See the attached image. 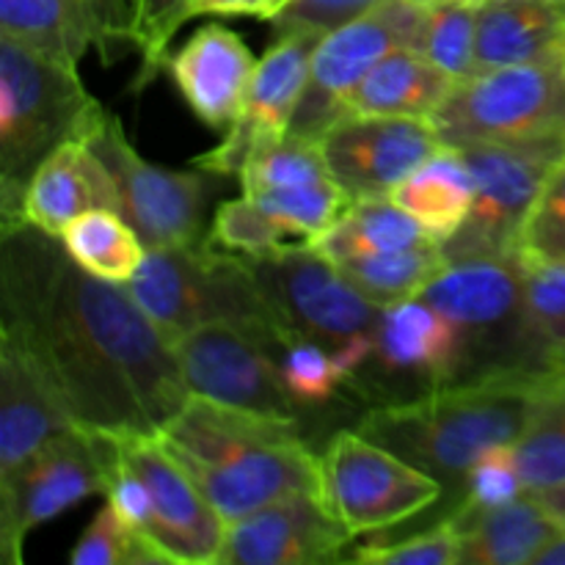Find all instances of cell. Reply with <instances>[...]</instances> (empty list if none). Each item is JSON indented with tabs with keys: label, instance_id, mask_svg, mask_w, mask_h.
<instances>
[{
	"label": "cell",
	"instance_id": "cb8c5ba5",
	"mask_svg": "<svg viewBox=\"0 0 565 565\" xmlns=\"http://www.w3.org/2000/svg\"><path fill=\"white\" fill-rule=\"evenodd\" d=\"M456 522L461 527V563L467 565L539 563L541 555L565 535V524L530 491L505 505L456 516Z\"/></svg>",
	"mask_w": 565,
	"mask_h": 565
},
{
	"label": "cell",
	"instance_id": "8992f818",
	"mask_svg": "<svg viewBox=\"0 0 565 565\" xmlns=\"http://www.w3.org/2000/svg\"><path fill=\"white\" fill-rule=\"evenodd\" d=\"M419 298L439 309L463 334L469 379L502 370L565 367L533 329L519 257L458 259Z\"/></svg>",
	"mask_w": 565,
	"mask_h": 565
},
{
	"label": "cell",
	"instance_id": "f1b7e54d",
	"mask_svg": "<svg viewBox=\"0 0 565 565\" xmlns=\"http://www.w3.org/2000/svg\"><path fill=\"white\" fill-rule=\"evenodd\" d=\"M61 246L94 279L127 285L147 257V246L127 218L114 210H88L66 224Z\"/></svg>",
	"mask_w": 565,
	"mask_h": 565
},
{
	"label": "cell",
	"instance_id": "bcb514c9",
	"mask_svg": "<svg viewBox=\"0 0 565 565\" xmlns=\"http://www.w3.org/2000/svg\"><path fill=\"white\" fill-rule=\"evenodd\" d=\"M539 497L546 502V505L552 508V513H555V516L565 524V483L555 486V489H550V491H541Z\"/></svg>",
	"mask_w": 565,
	"mask_h": 565
},
{
	"label": "cell",
	"instance_id": "ba28073f",
	"mask_svg": "<svg viewBox=\"0 0 565 565\" xmlns=\"http://www.w3.org/2000/svg\"><path fill=\"white\" fill-rule=\"evenodd\" d=\"M434 0H384L356 20L323 33L312 55L307 88L290 121V136L320 141L351 116V97L364 77L395 50H425Z\"/></svg>",
	"mask_w": 565,
	"mask_h": 565
},
{
	"label": "cell",
	"instance_id": "9c48e42d",
	"mask_svg": "<svg viewBox=\"0 0 565 565\" xmlns=\"http://www.w3.org/2000/svg\"><path fill=\"white\" fill-rule=\"evenodd\" d=\"M461 152L475 177V202L461 230L441 243L447 259L516 257L524 221L565 154V127L519 141L475 143Z\"/></svg>",
	"mask_w": 565,
	"mask_h": 565
},
{
	"label": "cell",
	"instance_id": "c3c4849f",
	"mask_svg": "<svg viewBox=\"0 0 565 565\" xmlns=\"http://www.w3.org/2000/svg\"><path fill=\"white\" fill-rule=\"evenodd\" d=\"M136 6H138V0H130V11H136Z\"/></svg>",
	"mask_w": 565,
	"mask_h": 565
},
{
	"label": "cell",
	"instance_id": "484cf974",
	"mask_svg": "<svg viewBox=\"0 0 565 565\" xmlns=\"http://www.w3.org/2000/svg\"><path fill=\"white\" fill-rule=\"evenodd\" d=\"M309 252L329 263L340 265L348 259L370 257V254L408 252V248L441 246L417 218L406 213L397 202L386 199H362L345 210L340 221L320 232L312 241H301Z\"/></svg>",
	"mask_w": 565,
	"mask_h": 565
},
{
	"label": "cell",
	"instance_id": "e575fe53",
	"mask_svg": "<svg viewBox=\"0 0 565 565\" xmlns=\"http://www.w3.org/2000/svg\"><path fill=\"white\" fill-rule=\"evenodd\" d=\"M246 196V193H243ZM259 204L268 215H274L290 235H298L301 241H312L320 232L329 230L334 221L345 215L353 199L337 185L334 177L318 182H307V185L281 188V191L259 193V196H248Z\"/></svg>",
	"mask_w": 565,
	"mask_h": 565
},
{
	"label": "cell",
	"instance_id": "8d00e7d4",
	"mask_svg": "<svg viewBox=\"0 0 565 565\" xmlns=\"http://www.w3.org/2000/svg\"><path fill=\"white\" fill-rule=\"evenodd\" d=\"M516 257L539 265L565 263V154L524 221Z\"/></svg>",
	"mask_w": 565,
	"mask_h": 565
},
{
	"label": "cell",
	"instance_id": "52a82bcc",
	"mask_svg": "<svg viewBox=\"0 0 565 565\" xmlns=\"http://www.w3.org/2000/svg\"><path fill=\"white\" fill-rule=\"evenodd\" d=\"M252 268L287 331L329 348L351 392L373 356L384 309L356 290L334 263L309 252L303 243L252 263Z\"/></svg>",
	"mask_w": 565,
	"mask_h": 565
},
{
	"label": "cell",
	"instance_id": "f546056e",
	"mask_svg": "<svg viewBox=\"0 0 565 565\" xmlns=\"http://www.w3.org/2000/svg\"><path fill=\"white\" fill-rule=\"evenodd\" d=\"M450 265L445 248L425 246L408 248V252L370 254L340 263L337 268L353 281L356 290H362L375 307L386 309L408 298L423 296L425 287Z\"/></svg>",
	"mask_w": 565,
	"mask_h": 565
},
{
	"label": "cell",
	"instance_id": "681fc988",
	"mask_svg": "<svg viewBox=\"0 0 565 565\" xmlns=\"http://www.w3.org/2000/svg\"><path fill=\"white\" fill-rule=\"evenodd\" d=\"M563 70H565V66H563Z\"/></svg>",
	"mask_w": 565,
	"mask_h": 565
},
{
	"label": "cell",
	"instance_id": "2e32d148",
	"mask_svg": "<svg viewBox=\"0 0 565 565\" xmlns=\"http://www.w3.org/2000/svg\"><path fill=\"white\" fill-rule=\"evenodd\" d=\"M171 348L191 395L301 419V408L287 392L268 345L254 331L215 320L185 331Z\"/></svg>",
	"mask_w": 565,
	"mask_h": 565
},
{
	"label": "cell",
	"instance_id": "d4e9b609",
	"mask_svg": "<svg viewBox=\"0 0 565 565\" xmlns=\"http://www.w3.org/2000/svg\"><path fill=\"white\" fill-rule=\"evenodd\" d=\"M0 36L75 70L88 47L103 55V28L88 0H0Z\"/></svg>",
	"mask_w": 565,
	"mask_h": 565
},
{
	"label": "cell",
	"instance_id": "9a60e30c",
	"mask_svg": "<svg viewBox=\"0 0 565 565\" xmlns=\"http://www.w3.org/2000/svg\"><path fill=\"white\" fill-rule=\"evenodd\" d=\"M114 441L149 489V500H152L149 552L154 563H218L226 522L199 489L193 475L160 441V436L121 434L114 436Z\"/></svg>",
	"mask_w": 565,
	"mask_h": 565
},
{
	"label": "cell",
	"instance_id": "4dcf8cb0",
	"mask_svg": "<svg viewBox=\"0 0 565 565\" xmlns=\"http://www.w3.org/2000/svg\"><path fill=\"white\" fill-rule=\"evenodd\" d=\"M268 351L298 408H326L342 390H348L334 353L309 337L287 331Z\"/></svg>",
	"mask_w": 565,
	"mask_h": 565
},
{
	"label": "cell",
	"instance_id": "d6986e66",
	"mask_svg": "<svg viewBox=\"0 0 565 565\" xmlns=\"http://www.w3.org/2000/svg\"><path fill=\"white\" fill-rule=\"evenodd\" d=\"M353 535L323 497L292 494L226 524L221 565L337 563Z\"/></svg>",
	"mask_w": 565,
	"mask_h": 565
},
{
	"label": "cell",
	"instance_id": "f6af8a7d",
	"mask_svg": "<svg viewBox=\"0 0 565 565\" xmlns=\"http://www.w3.org/2000/svg\"><path fill=\"white\" fill-rule=\"evenodd\" d=\"M292 0H188V20L199 14L276 20Z\"/></svg>",
	"mask_w": 565,
	"mask_h": 565
},
{
	"label": "cell",
	"instance_id": "7a4b0ae2",
	"mask_svg": "<svg viewBox=\"0 0 565 565\" xmlns=\"http://www.w3.org/2000/svg\"><path fill=\"white\" fill-rule=\"evenodd\" d=\"M226 524L292 494L323 497V467L298 417L188 395L158 430Z\"/></svg>",
	"mask_w": 565,
	"mask_h": 565
},
{
	"label": "cell",
	"instance_id": "83f0119b",
	"mask_svg": "<svg viewBox=\"0 0 565 565\" xmlns=\"http://www.w3.org/2000/svg\"><path fill=\"white\" fill-rule=\"evenodd\" d=\"M390 199L417 218L436 241L447 243L469 218L475 177L461 149L439 147L395 188Z\"/></svg>",
	"mask_w": 565,
	"mask_h": 565
},
{
	"label": "cell",
	"instance_id": "4fadbf2b",
	"mask_svg": "<svg viewBox=\"0 0 565 565\" xmlns=\"http://www.w3.org/2000/svg\"><path fill=\"white\" fill-rule=\"evenodd\" d=\"M320 467L326 505L353 539L395 527L434 508L445 494L441 480L403 461L359 430L331 436Z\"/></svg>",
	"mask_w": 565,
	"mask_h": 565
},
{
	"label": "cell",
	"instance_id": "ac0fdd59",
	"mask_svg": "<svg viewBox=\"0 0 565 565\" xmlns=\"http://www.w3.org/2000/svg\"><path fill=\"white\" fill-rule=\"evenodd\" d=\"M320 147L337 185L362 202L392 196L445 143L430 119L351 114L320 138Z\"/></svg>",
	"mask_w": 565,
	"mask_h": 565
},
{
	"label": "cell",
	"instance_id": "ab89813d",
	"mask_svg": "<svg viewBox=\"0 0 565 565\" xmlns=\"http://www.w3.org/2000/svg\"><path fill=\"white\" fill-rule=\"evenodd\" d=\"M522 263V259H519ZM533 329L557 362H565V263H522Z\"/></svg>",
	"mask_w": 565,
	"mask_h": 565
},
{
	"label": "cell",
	"instance_id": "44dd1931",
	"mask_svg": "<svg viewBox=\"0 0 565 565\" xmlns=\"http://www.w3.org/2000/svg\"><path fill=\"white\" fill-rule=\"evenodd\" d=\"M64 397L17 337L0 331V478L55 434L75 428Z\"/></svg>",
	"mask_w": 565,
	"mask_h": 565
},
{
	"label": "cell",
	"instance_id": "603a6c76",
	"mask_svg": "<svg viewBox=\"0 0 565 565\" xmlns=\"http://www.w3.org/2000/svg\"><path fill=\"white\" fill-rule=\"evenodd\" d=\"M565 64V0H486L478 14V72Z\"/></svg>",
	"mask_w": 565,
	"mask_h": 565
},
{
	"label": "cell",
	"instance_id": "5bb4252c",
	"mask_svg": "<svg viewBox=\"0 0 565 565\" xmlns=\"http://www.w3.org/2000/svg\"><path fill=\"white\" fill-rule=\"evenodd\" d=\"M467 379L469 351L458 326L423 298H408L381 315L373 356L351 395L384 406Z\"/></svg>",
	"mask_w": 565,
	"mask_h": 565
},
{
	"label": "cell",
	"instance_id": "7c38bea8",
	"mask_svg": "<svg viewBox=\"0 0 565 565\" xmlns=\"http://www.w3.org/2000/svg\"><path fill=\"white\" fill-rule=\"evenodd\" d=\"M86 143L114 177L121 215L138 232L147 252L193 246L202 241L215 174L199 166L191 171H171L149 163L130 143L119 116L110 110Z\"/></svg>",
	"mask_w": 565,
	"mask_h": 565
},
{
	"label": "cell",
	"instance_id": "f35d334b",
	"mask_svg": "<svg viewBox=\"0 0 565 565\" xmlns=\"http://www.w3.org/2000/svg\"><path fill=\"white\" fill-rule=\"evenodd\" d=\"M524 494L522 472L516 461V445H497L472 463L463 483L461 500L450 513L456 516H472V513L489 511V508L505 505Z\"/></svg>",
	"mask_w": 565,
	"mask_h": 565
},
{
	"label": "cell",
	"instance_id": "7bdbcfd3",
	"mask_svg": "<svg viewBox=\"0 0 565 565\" xmlns=\"http://www.w3.org/2000/svg\"><path fill=\"white\" fill-rule=\"evenodd\" d=\"M384 0H292L274 22V31H312L329 33L345 22L356 20L364 11L375 9Z\"/></svg>",
	"mask_w": 565,
	"mask_h": 565
},
{
	"label": "cell",
	"instance_id": "4316f807",
	"mask_svg": "<svg viewBox=\"0 0 565 565\" xmlns=\"http://www.w3.org/2000/svg\"><path fill=\"white\" fill-rule=\"evenodd\" d=\"M452 88L456 81L423 53L395 50L353 92L351 114L430 119Z\"/></svg>",
	"mask_w": 565,
	"mask_h": 565
},
{
	"label": "cell",
	"instance_id": "5b68a950",
	"mask_svg": "<svg viewBox=\"0 0 565 565\" xmlns=\"http://www.w3.org/2000/svg\"><path fill=\"white\" fill-rule=\"evenodd\" d=\"M125 287L169 342L215 320L254 331L268 348L287 331L252 263L218 252L204 237L193 246L149 248Z\"/></svg>",
	"mask_w": 565,
	"mask_h": 565
},
{
	"label": "cell",
	"instance_id": "ee69618b",
	"mask_svg": "<svg viewBox=\"0 0 565 565\" xmlns=\"http://www.w3.org/2000/svg\"><path fill=\"white\" fill-rule=\"evenodd\" d=\"M103 28V61H114L121 42H132V11L130 0H88Z\"/></svg>",
	"mask_w": 565,
	"mask_h": 565
},
{
	"label": "cell",
	"instance_id": "8fae6325",
	"mask_svg": "<svg viewBox=\"0 0 565 565\" xmlns=\"http://www.w3.org/2000/svg\"><path fill=\"white\" fill-rule=\"evenodd\" d=\"M108 486V434L81 425L55 434L0 478V557L22 563L25 539Z\"/></svg>",
	"mask_w": 565,
	"mask_h": 565
},
{
	"label": "cell",
	"instance_id": "6da1fadb",
	"mask_svg": "<svg viewBox=\"0 0 565 565\" xmlns=\"http://www.w3.org/2000/svg\"><path fill=\"white\" fill-rule=\"evenodd\" d=\"M0 237V331L36 359L81 428L158 434L191 395L163 331L125 285L77 268L58 237L28 224Z\"/></svg>",
	"mask_w": 565,
	"mask_h": 565
},
{
	"label": "cell",
	"instance_id": "7dc6e473",
	"mask_svg": "<svg viewBox=\"0 0 565 565\" xmlns=\"http://www.w3.org/2000/svg\"><path fill=\"white\" fill-rule=\"evenodd\" d=\"M535 565H565V535L557 541V544H552Z\"/></svg>",
	"mask_w": 565,
	"mask_h": 565
},
{
	"label": "cell",
	"instance_id": "b9f144b4",
	"mask_svg": "<svg viewBox=\"0 0 565 565\" xmlns=\"http://www.w3.org/2000/svg\"><path fill=\"white\" fill-rule=\"evenodd\" d=\"M72 565H149L152 557L141 541L127 530L116 508L105 502L94 522L75 544L70 555Z\"/></svg>",
	"mask_w": 565,
	"mask_h": 565
},
{
	"label": "cell",
	"instance_id": "1f68e13d",
	"mask_svg": "<svg viewBox=\"0 0 565 565\" xmlns=\"http://www.w3.org/2000/svg\"><path fill=\"white\" fill-rule=\"evenodd\" d=\"M516 461L530 494L565 483V370L541 403L527 434L519 439Z\"/></svg>",
	"mask_w": 565,
	"mask_h": 565
},
{
	"label": "cell",
	"instance_id": "60d3db41",
	"mask_svg": "<svg viewBox=\"0 0 565 565\" xmlns=\"http://www.w3.org/2000/svg\"><path fill=\"white\" fill-rule=\"evenodd\" d=\"M185 20L188 0H138L136 11H132V44L141 53V70L132 83L136 92H141L163 70L171 36L180 31Z\"/></svg>",
	"mask_w": 565,
	"mask_h": 565
},
{
	"label": "cell",
	"instance_id": "3957f363",
	"mask_svg": "<svg viewBox=\"0 0 565 565\" xmlns=\"http://www.w3.org/2000/svg\"><path fill=\"white\" fill-rule=\"evenodd\" d=\"M561 370H502L403 403L370 406L356 430L403 461L461 489L472 463L497 445H519Z\"/></svg>",
	"mask_w": 565,
	"mask_h": 565
},
{
	"label": "cell",
	"instance_id": "74e56055",
	"mask_svg": "<svg viewBox=\"0 0 565 565\" xmlns=\"http://www.w3.org/2000/svg\"><path fill=\"white\" fill-rule=\"evenodd\" d=\"M351 561L364 565H458L461 563V527L456 516H445L430 530L403 541H373L353 550Z\"/></svg>",
	"mask_w": 565,
	"mask_h": 565
},
{
	"label": "cell",
	"instance_id": "d6a6232c",
	"mask_svg": "<svg viewBox=\"0 0 565 565\" xmlns=\"http://www.w3.org/2000/svg\"><path fill=\"white\" fill-rule=\"evenodd\" d=\"M329 177L331 171L320 141H309V138L287 132L279 141L257 149L246 160L237 180H241L246 196H259V193L307 185V182L329 180Z\"/></svg>",
	"mask_w": 565,
	"mask_h": 565
},
{
	"label": "cell",
	"instance_id": "ffe728a7",
	"mask_svg": "<svg viewBox=\"0 0 565 565\" xmlns=\"http://www.w3.org/2000/svg\"><path fill=\"white\" fill-rule=\"evenodd\" d=\"M163 70H169L193 116L210 130H221L241 116L257 61L235 31L210 22L177 53H169Z\"/></svg>",
	"mask_w": 565,
	"mask_h": 565
},
{
	"label": "cell",
	"instance_id": "e0dca14e",
	"mask_svg": "<svg viewBox=\"0 0 565 565\" xmlns=\"http://www.w3.org/2000/svg\"><path fill=\"white\" fill-rule=\"evenodd\" d=\"M318 42L320 33L312 31L276 33V42L257 61L246 103L235 125L218 147L199 154L193 166L215 177H237L257 149L285 138L290 132L298 99L307 88Z\"/></svg>",
	"mask_w": 565,
	"mask_h": 565
},
{
	"label": "cell",
	"instance_id": "30bf717a",
	"mask_svg": "<svg viewBox=\"0 0 565 565\" xmlns=\"http://www.w3.org/2000/svg\"><path fill=\"white\" fill-rule=\"evenodd\" d=\"M565 64H516L456 83L430 116L445 147L519 141L565 127Z\"/></svg>",
	"mask_w": 565,
	"mask_h": 565
},
{
	"label": "cell",
	"instance_id": "836d02e7",
	"mask_svg": "<svg viewBox=\"0 0 565 565\" xmlns=\"http://www.w3.org/2000/svg\"><path fill=\"white\" fill-rule=\"evenodd\" d=\"M290 232L265 213L254 199L241 196L218 204L213 215V226L204 235V241L218 252L241 257L246 263H259V259L276 257L285 252Z\"/></svg>",
	"mask_w": 565,
	"mask_h": 565
},
{
	"label": "cell",
	"instance_id": "d590c367",
	"mask_svg": "<svg viewBox=\"0 0 565 565\" xmlns=\"http://www.w3.org/2000/svg\"><path fill=\"white\" fill-rule=\"evenodd\" d=\"M478 3L467 0H434L430 3L428 36H425V58L456 83L478 75Z\"/></svg>",
	"mask_w": 565,
	"mask_h": 565
},
{
	"label": "cell",
	"instance_id": "7402d4cb",
	"mask_svg": "<svg viewBox=\"0 0 565 565\" xmlns=\"http://www.w3.org/2000/svg\"><path fill=\"white\" fill-rule=\"evenodd\" d=\"M88 210L121 213L119 188L83 138L55 147L39 163L22 193L20 224L61 237L70 221Z\"/></svg>",
	"mask_w": 565,
	"mask_h": 565
},
{
	"label": "cell",
	"instance_id": "277c9868",
	"mask_svg": "<svg viewBox=\"0 0 565 565\" xmlns=\"http://www.w3.org/2000/svg\"><path fill=\"white\" fill-rule=\"evenodd\" d=\"M108 110L75 66L0 36V218L20 226L22 193L44 158L72 138L86 141Z\"/></svg>",
	"mask_w": 565,
	"mask_h": 565
}]
</instances>
